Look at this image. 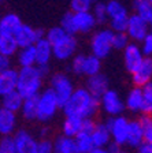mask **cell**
<instances>
[{
    "label": "cell",
    "mask_w": 152,
    "mask_h": 153,
    "mask_svg": "<svg viewBox=\"0 0 152 153\" xmlns=\"http://www.w3.org/2000/svg\"><path fill=\"white\" fill-rule=\"evenodd\" d=\"M129 42H130V40L126 33H114V37H112V49L124 51Z\"/></svg>",
    "instance_id": "38"
},
{
    "label": "cell",
    "mask_w": 152,
    "mask_h": 153,
    "mask_svg": "<svg viewBox=\"0 0 152 153\" xmlns=\"http://www.w3.org/2000/svg\"><path fill=\"white\" fill-rule=\"evenodd\" d=\"M16 131V114L3 109L0 111V135H13Z\"/></svg>",
    "instance_id": "19"
},
{
    "label": "cell",
    "mask_w": 152,
    "mask_h": 153,
    "mask_svg": "<svg viewBox=\"0 0 152 153\" xmlns=\"http://www.w3.org/2000/svg\"><path fill=\"white\" fill-rule=\"evenodd\" d=\"M16 59H18V64L21 67H32V66H36V51H34V45L19 48L18 52H16Z\"/></svg>",
    "instance_id": "26"
},
{
    "label": "cell",
    "mask_w": 152,
    "mask_h": 153,
    "mask_svg": "<svg viewBox=\"0 0 152 153\" xmlns=\"http://www.w3.org/2000/svg\"><path fill=\"white\" fill-rule=\"evenodd\" d=\"M0 104H1V108L7 109V111H11V112H19L21 111V107H22V102H23V97L19 94L16 90L11 93H7L4 94L3 97H0Z\"/></svg>",
    "instance_id": "23"
},
{
    "label": "cell",
    "mask_w": 152,
    "mask_h": 153,
    "mask_svg": "<svg viewBox=\"0 0 152 153\" xmlns=\"http://www.w3.org/2000/svg\"><path fill=\"white\" fill-rule=\"evenodd\" d=\"M99 0H70V7L73 13L78 11H91L93 4L97 3Z\"/></svg>",
    "instance_id": "36"
},
{
    "label": "cell",
    "mask_w": 152,
    "mask_h": 153,
    "mask_svg": "<svg viewBox=\"0 0 152 153\" xmlns=\"http://www.w3.org/2000/svg\"><path fill=\"white\" fill-rule=\"evenodd\" d=\"M127 19H129V15L110 19V29L114 33H126Z\"/></svg>",
    "instance_id": "37"
},
{
    "label": "cell",
    "mask_w": 152,
    "mask_h": 153,
    "mask_svg": "<svg viewBox=\"0 0 152 153\" xmlns=\"http://www.w3.org/2000/svg\"><path fill=\"white\" fill-rule=\"evenodd\" d=\"M54 153H78L76 140L66 135H60L54 141Z\"/></svg>",
    "instance_id": "24"
},
{
    "label": "cell",
    "mask_w": 152,
    "mask_h": 153,
    "mask_svg": "<svg viewBox=\"0 0 152 153\" xmlns=\"http://www.w3.org/2000/svg\"><path fill=\"white\" fill-rule=\"evenodd\" d=\"M148 30H149L148 22H145L141 16H139L137 14L129 15L126 34H127V37H129L130 41L141 42L144 38L148 36Z\"/></svg>",
    "instance_id": "10"
},
{
    "label": "cell",
    "mask_w": 152,
    "mask_h": 153,
    "mask_svg": "<svg viewBox=\"0 0 152 153\" xmlns=\"http://www.w3.org/2000/svg\"><path fill=\"white\" fill-rule=\"evenodd\" d=\"M84 59H85V55L79 53V55H76L73 56V60H71V71L77 75H82V66H84Z\"/></svg>",
    "instance_id": "40"
},
{
    "label": "cell",
    "mask_w": 152,
    "mask_h": 153,
    "mask_svg": "<svg viewBox=\"0 0 152 153\" xmlns=\"http://www.w3.org/2000/svg\"><path fill=\"white\" fill-rule=\"evenodd\" d=\"M132 75L134 86L139 88H143L144 85L152 82V57H144L143 63Z\"/></svg>",
    "instance_id": "15"
},
{
    "label": "cell",
    "mask_w": 152,
    "mask_h": 153,
    "mask_svg": "<svg viewBox=\"0 0 152 153\" xmlns=\"http://www.w3.org/2000/svg\"><path fill=\"white\" fill-rule=\"evenodd\" d=\"M91 137L95 148H106L111 142V134L106 123H96V127Z\"/></svg>",
    "instance_id": "21"
},
{
    "label": "cell",
    "mask_w": 152,
    "mask_h": 153,
    "mask_svg": "<svg viewBox=\"0 0 152 153\" xmlns=\"http://www.w3.org/2000/svg\"><path fill=\"white\" fill-rule=\"evenodd\" d=\"M129 122L125 116L118 115L114 118H110L106 124L111 134V141L117 142L118 145L124 146L126 145V137H127V128H129Z\"/></svg>",
    "instance_id": "8"
},
{
    "label": "cell",
    "mask_w": 152,
    "mask_h": 153,
    "mask_svg": "<svg viewBox=\"0 0 152 153\" xmlns=\"http://www.w3.org/2000/svg\"><path fill=\"white\" fill-rule=\"evenodd\" d=\"M148 26H149V30H148V34H149V36H152V22H149V23H148Z\"/></svg>",
    "instance_id": "48"
},
{
    "label": "cell",
    "mask_w": 152,
    "mask_h": 153,
    "mask_svg": "<svg viewBox=\"0 0 152 153\" xmlns=\"http://www.w3.org/2000/svg\"><path fill=\"white\" fill-rule=\"evenodd\" d=\"M49 89L54 92V94L56 96L58 102H59V105L62 107V105L70 99V96L73 94L76 88H74V85H73V81L70 79L66 74L58 73L51 78Z\"/></svg>",
    "instance_id": "7"
},
{
    "label": "cell",
    "mask_w": 152,
    "mask_h": 153,
    "mask_svg": "<svg viewBox=\"0 0 152 153\" xmlns=\"http://www.w3.org/2000/svg\"><path fill=\"white\" fill-rule=\"evenodd\" d=\"M1 3H3V0H0V4H1Z\"/></svg>",
    "instance_id": "50"
},
{
    "label": "cell",
    "mask_w": 152,
    "mask_h": 153,
    "mask_svg": "<svg viewBox=\"0 0 152 153\" xmlns=\"http://www.w3.org/2000/svg\"><path fill=\"white\" fill-rule=\"evenodd\" d=\"M37 153H54V141L41 138L37 141Z\"/></svg>",
    "instance_id": "41"
},
{
    "label": "cell",
    "mask_w": 152,
    "mask_h": 153,
    "mask_svg": "<svg viewBox=\"0 0 152 153\" xmlns=\"http://www.w3.org/2000/svg\"><path fill=\"white\" fill-rule=\"evenodd\" d=\"M140 49L143 52L144 57H152V36L148 34L143 41H141Z\"/></svg>",
    "instance_id": "42"
},
{
    "label": "cell",
    "mask_w": 152,
    "mask_h": 153,
    "mask_svg": "<svg viewBox=\"0 0 152 153\" xmlns=\"http://www.w3.org/2000/svg\"><path fill=\"white\" fill-rule=\"evenodd\" d=\"M96 25L97 23L91 11H78V13L70 11V13L64 14L60 21V27L66 33L73 36H76L77 33L92 32Z\"/></svg>",
    "instance_id": "4"
},
{
    "label": "cell",
    "mask_w": 152,
    "mask_h": 153,
    "mask_svg": "<svg viewBox=\"0 0 152 153\" xmlns=\"http://www.w3.org/2000/svg\"><path fill=\"white\" fill-rule=\"evenodd\" d=\"M139 122L144 130V142L152 145V115L143 114V116L139 119Z\"/></svg>",
    "instance_id": "34"
},
{
    "label": "cell",
    "mask_w": 152,
    "mask_h": 153,
    "mask_svg": "<svg viewBox=\"0 0 152 153\" xmlns=\"http://www.w3.org/2000/svg\"><path fill=\"white\" fill-rule=\"evenodd\" d=\"M74 140H76V145H77V149H78V153H91L95 149L92 137H91L89 134L78 133L76 137H74Z\"/></svg>",
    "instance_id": "32"
},
{
    "label": "cell",
    "mask_w": 152,
    "mask_h": 153,
    "mask_svg": "<svg viewBox=\"0 0 152 153\" xmlns=\"http://www.w3.org/2000/svg\"><path fill=\"white\" fill-rule=\"evenodd\" d=\"M137 149H139V153H152V145L144 142L143 145H140Z\"/></svg>",
    "instance_id": "46"
},
{
    "label": "cell",
    "mask_w": 152,
    "mask_h": 153,
    "mask_svg": "<svg viewBox=\"0 0 152 153\" xmlns=\"http://www.w3.org/2000/svg\"><path fill=\"white\" fill-rule=\"evenodd\" d=\"M143 90V107L141 112L145 115H152V82L141 88Z\"/></svg>",
    "instance_id": "33"
},
{
    "label": "cell",
    "mask_w": 152,
    "mask_h": 153,
    "mask_svg": "<svg viewBox=\"0 0 152 153\" xmlns=\"http://www.w3.org/2000/svg\"><path fill=\"white\" fill-rule=\"evenodd\" d=\"M85 89L88 90L93 97L100 100V97L110 89V82H108V78L104 75V74H96V75L88 76L86 79V86Z\"/></svg>",
    "instance_id": "14"
},
{
    "label": "cell",
    "mask_w": 152,
    "mask_h": 153,
    "mask_svg": "<svg viewBox=\"0 0 152 153\" xmlns=\"http://www.w3.org/2000/svg\"><path fill=\"white\" fill-rule=\"evenodd\" d=\"M122 153H125V152H122Z\"/></svg>",
    "instance_id": "52"
},
{
    "label": "cell",
    "mask_w": 152,
    "mask_h": 153,
    "mask_svg": "<svg viewBox=\"0 0 152 153\" xmlns=\"http://www.w3.org/2000/svg\"><path fill=\"white\" fill-rule=\"evenodd\" d=\"M16 153H37V140L28 130H18L13 134Z\"/></svg>",
    "instance_id": "12"
},
{
    "label": "cell",
    "mask_w": 152,
    "mask_h": 153,
    "mask_svg": "<svg viewBox=\"0 0 152 153\" xmlns=\"http://www.w3.org/2000/svg\"><path fill=\"white\" fill-rule=\"evenodd\" d=\"M81 124H82V119L81 118H77V116H64L63 124H62L63 135L74 138L81 131Z\"/></svg>",
    "instance_id": "27"
},
{
    "label": "cell",
    "mask_w": 152,
    "mask_h": 153,
    "mask_svg": "<svg viewBox=\"0 0 152 153\" xmlns=\"http://www.w3.org/2000/svg\"><path fill=\"white\" fill-rule=\"evenodd\" d=\"M22 23L23 22L16 14H6L0 18V34L14 36Z\"/></svg>",
    "instance_id": "18"
},
{
    "label": "cell",
    "mask_w": 152,
    "mask_h": 153,
    "mask_svg": "<svg viewBox=\"0 0 152 153\" xmlns=\"http://www.w3.org/2000/svg\"><path fill=\"white\" fill-rule=\"evenodd\" d=\"M16 79H18V71L14 68H8L0 73V97L16 90Z\"/></svg>",
    "instance_id": "17"
},
{
    "label": "cell",
    "mask_w": 152,
    "mask_h": 153,
    "mask_svg": "<svg viewBox=\"0 0 152 153\" xmlns=\"http://www.w3.org/2000/svg\"><path fill=\"white\" fill-rule=\"evenodd\" d=\"M100 107L99 99L93 97L85 88L74 89L73 94L60 108L63 109L64 116H77L81 119L92 118Z\"/></svg>",
    "instance_id": "1"
},
{
    "label": "cell",
    "mask_w": 152,
    "mask_h": 153,
    "mask_svg": "<svg viewBox=\"0 0 152 153\" xmlns=\"http://www.w3.org/2000/svg\"><path fill=\"white\" fill-rule=\"evenodd\" d=\"M125 108L130 112H141L143 107V90L139 86H134L133 89L127 93L125 99Z\"/></svg>",
    "instance_id": "22"
},
{
    "label": "cell",
    "mask_w": 152,
    "mask_h": 153,
    "mask_svg": "<svg viewBox=\"0 0 152 153\" xmlns=\"http://www.w3.org/2000/svg\"><path fill=\"white\" fill-rule=\"evenodd\" d=\"M96 127V123L93 122L92 118H86V119H82V124H81V131L79 133H84V134H91L93 133Z\"/></svg>",
    "instance_id": "43"
},
{
    "label": "cell",
    "mask_w": 152,
    "mask_h": 153,
    "mask_svg": "<svg viewBox=\"0 0 152 153\" xmlns=\"http://www.w3.org/2000/svg\"><path fill=\"white\" fill-rule=\"evenodd\" d=\"M19 47L16 44L14 36H3L0 34V55H4L7 57H13L16 55Z\"/></svg>",
    "instance_id": "28"
},
{
    "label": "cell",
    "mask_w": 152,
    "mask_h": 153,
    "mask_svg": "<svg viewBox=\"0 0 152 153\" xmlns=\"http://www.w3.org/2000/svg\"><path fill=\"white\" fill-rule=\"evenodd\" d=\"M0 111H1V104H0Z\"/></svg>",
    "instance_id": "51"
},
{
    "label": "cell",
    "mask_w": 152,
    "mask_h": 153,
    "mask_svg": "<svg viewBox=\"0 0 152 153\" xmlns=\"http://www.w3.org/2000/svg\"><path fill=\"white\" fill-rule=\"evenodd\" d=\"M101 70V60L93 55H85L82 66V75L92 76L99 74Z\"/></svg>",
    "instance_id": "30"
},
{
    "label": "cell",
    "mask_w": 152,
    "mask_h": 153,
    "mask_svg": "<svg viewBox=\"0 0 152 153\" xmlns=\"http://www.w3.org/2000/svg\"><path fill=\"white\" fill-rule=\"evenodd\" d=\"M8 68H11V57L0 55V73H3Z\"/></svg>",
    "instance_id": "44"
},
{
    "label": "cell",
    "mask_w": 152,
    "mask_h": 153,
    "mask_svg": "<svg viewBox=\"0 0 152 153\" xmlns=\"http://www.w3.org/2000/svg\"><path fill=\"white\" fill-rule=\"evenodd\" d=\"M45 38L52 45V55L56 60H69L76 55L78 44L76 36L66 33L60 26L51 27L45 33Z\"/></svg>",
    "instance_id": "2"
},
{
    "label": "cell",
    "mask_w": 152,
    "mask_h": 153,
    "mask_svg": "<svg viewBox=\"0 0 152 153\" xmlns=\"http://www.w3.org/2000/svg\"><path fill=\"white\" fill-rule=\"evenodd\" d=\"M0 153H16L13 135H3L0 138Z\"/></svg>",
    "instance_id": "39"
},
{
    "label": "cell",
    "mask_w": 152,
    "mask_h": 153,
    "mask_svg": "<svg viewBox=\"0 0 152 153\" xmlns=\"http://www.w3.org/2000/svg\"><path fill=\"white\" fill-rule=\"evenodd\" d=\"M144 60V55L140 49V45L137 42H129L127 47L124 49V62L125 67L130 74H133L134 71L140 67V64Z\"/></svg>",
    "instance_id": "13"
},
{
    "label": "cell",
    "mask_w": 152,
    "mask_h": 153,
    "mask_svg": "<svg viewBox=\"0 0 152 153\" xmlns=\"http://www.w3.org/2000/svg\"><path fill=\"white\" fill-rule=\"evenodd\" d=\"M92 15L95 16L96 23H106L108 21V15H107V10H106V3H101V1H97V3L93 4L92 10H91Z\"/></svg>",
    "instance_id": "35"
},
{
    "label": "cell",
    "mask_w": 152,
    "mask_h": 153,
    "mask_svg": "<svg viewBox=\"0 0 152 153\" xmlns=\"http://www.w3.org/2000/svg\"><path fill=\"white\" fill-rule=\"evenodd\" d=\"M21 115L28 122H32L37 119V96L23 99L22 107H21Z\"/></svg>",
    "instance_id": "25"
},
{
    "label": "cell",
    "mask_w": 152,
    "mask_h": 153,
    "mask_svg": "<svg viewBox=\"0 0 152 153\" xmlns=\"http://www.w3.org/2000/svg\"><path fill=\"white\" fill-rule=\"evenodd\" d=\"M132 7L134 14L141 16L145 22H152V6L148 0H132Z\"/></svg>",
    "instance_id": "29"
},
{
    "label": "cell",
    "mask_w": 152,
    "mask_h": 153,
    "mask_svg": "<svg viewBox=\"0 0 152 153\" xmlns=\"http://www.w3.org/2000/svg\"><path fill=\"white\" fill-rule=\"evenodd\" d=\"M144 143V130L139 120H130L127 128L126 145L132 148H139Z\"/></svg>",
    "instance_id": "20"
},
{
    "label": "cell",
    "mask_w": 152,
    "mask_h": 153,
    "mask_svg": "<svg viewBox=\"0 0 152 153\" xmlns=\"http://www.w3.org/2000/svg\"><path fill=\"white\" fill-rule=\"evenodd\" d=\"M45 36V33L43 32L41 29H34L32 26L25 25L22 23L21 27L16 30V33L14 34L16 44L19 48L23 47H30V45H34L36 41H38L40 38H43Z\"/></svg>",
    "instance_id": "11"
},
{
    "label": "cell",
    "mask_w": 152,
    "mask_h": 153,
    "mask_svg": "<svg viewBox=\"0 0 152 153\" xmlns=\"http://www.w3.org/2000/svg\"><path fill=\"white\" fill-rule=\"evenodd\" d=\"M100 105L103 111L107 115H110L111 118L122 115V112L125 111V102L121 99V96L118 94V92L112 89H108L104 94L100 97Z\"/></svg>",
    "instance_id": "9"
},
{
    "label": "cell",
    "mask_w": 152,
    "mask_h": 153,
    "mask_svg": "<svg viewBox=\"0 0 152 153\" xmlns=\"http://www.w3.org/2000/svg\"><path fill=\"white\" fill-rule=\"evenodd\" d=\"M148 1H149V3H151V6H152V0H148Z\"/></svg>",
    "instance_id": "49"
},
{
    "label": "cell",
    "mask_w": 152,
    "mask_h": 153,
    "mask_svg": "<svg viewBox=\"0 0 152 153\" xmlns=\"http://www.w3.org/2000/svg\"><path fill=\"white\" fill-rule=\"evenodd\" d=\"M112 37L114 32L111 29H101L97 30L91 38V51L92 55L99 59H104L112 51Z\"/></svg>",
    "instance_id": "6"
},
{
    "label": "cell",
    "mask_w": 152,
    "mask_h": 153,
    "mask_svg": "<svg viewBox=\"0 0 152 153\" xmlns=\"http://www.w3.org/2000/svg\"><path fill=\"white\" fill-rule=\"evenodd\" d=\"M106 149H107L110 153H122V146L118 145L117 142H114V141H111L107 146H106Z\"/></svg>",
    "instance_id": "45"
},
{
    "label": "cell",
    "mask_w": 152,
    "mask_h": 153,
    "mask_svg": "<svg viewBox=\"0 0 152 153\" xmlns=\"http://www.w3.org/2000/svg\"><path fill=\"white\" fill-rule=\"evenodd\" d=\"M34 51H36V66H48L51 59L54 57L52 45L45 38V36L43 38H40L38 41H36Z\"/></svg>",
    "instance_id": "16"
},
{
    "label": "cell",
    "mask_w": 152,
    "mask_h": 153,
    "mask_svg": "<svg viewBox=\"0 0 152 153\" xmlns=\"http://www.w3.org/2000/svg\"><path fill=\"white\" fill-rule=\"evenodd\" d=\"M59 108L60 105L54 92L49 88L43 90L37 96V119L36 120L41 122V123H47L56 115Z\"/></svg>",
    "instance_id": "5"
},
{
    "label": "cell",
    "mask_w": 152,
    "mask_h": 153,
    "mask_svg": "<svg viewBox=\"0 0 152 153\" xmlns=\"http://www.w3.org/2000/svg\"><path fill=\"white\" fill-rule=\"evenodd\" d=\"M91 153H110V152H108L106 148H95Z\"/></svg>",
    "instance_id": "47"
},
{
    "label": "cell",
    "mask_w": 152,
    "mask_h": 153,
    "mask_svg": "<svg viewBox=\"0 0 152 153\" xmlns=\"http://www.w3.org/2000/svg\"><path fill=\"white\" fill-rule=\"evenodd\" d=\"M43 79L37 66L32 67H21L18 70V79H16V92L23 99L38 96L43 88Z\"/></svg>",
    "instance_id": "3"
},
{
    "label": "cell",
    "mask_w": 152,
    "mask_h": 153,
    "mask_svg": "<svg viewBox=\"0 0 152 153\" xmlns=\"http://www.w3.org/2000/svg\"><path fill=\"white\" fill-rule=\"evenodd\" d=\"M106 10H107V15H108V21L114 18H119V16H126L127 10L124 4L121 3L119 0H110L106 3Z\"/></svg>",
    "instance_id": "31"
}]
</instances>
